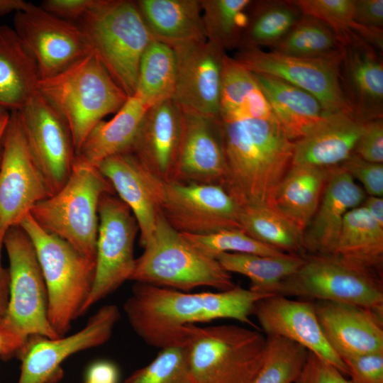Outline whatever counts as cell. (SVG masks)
Listing matches in <instances>:
<instances>
[{
	"instance_id": "cell-17",
	"label": "cell",
	"mask_w": 383,
	"mask_h": 383,
	"mask_svg": "<svg viewBox=\"0 0 383 383\" xmlns=\"http://www.w3.org/2000/svg\"><path fill=\"white\" fill-rule=\"evenodd\" d=\"M240 206L220 184L165 183L161 213L182 233L205 235L240 229Z\"/></svg>"
},
{
	"instance_id": "cell-35",
	"label": "cell",
	"mask_w": 383,
	"mask_h": 383,
	"mask_svg": "<svg viewBox=\"0 0 383 383\" xmlns=\"http://www.w3.org/2000/svg\"><path fill=\"white\" fill-rule=\"evenodd\" d=\"M303 15L320 20L337 35L343 46L367 43L382 50V29L355 21V0H292Z\"/></svg>"
},
{
	"instance_id": "cell-40",
	"label": "cell",
	"mask_w": 383,
	"mask_h": 383,
	"mask_svg": "<svg viewBox=\"0 0 383 383\" xmlns=\"http://www.w3.org/2000/svg\"><path fill=\"white\" fill-rule=\"evenodd\" d=\"M250 0H200L206 40L223 50L239 48Z\"/></svg>"
},
{
	"instance_id": "cell-41",
	"label": "cell",
	"mask_w": 383,
	"mask_h": 383,
	"mask_svg": "<svg viewBox=\"0 0 383 383\" xmlns=\"http://www.w3.org/2000/svg\"><path fill=\"white\" fill-rule=\"evenodd\" d=\"M309 351L277 335H267L262 365L252 383H295Z\"/></svg>"
},
{
	"instance_id": "cell-52",
	"label": "cell",
	"mask_w": 383,
	"mask_h": 383,
	"mask_svg": "<svg viewBox=\"0 0 383 383\" xmlns=\"http://www.w3.org/2000/svg\"><path fill=\"white\" fill-rule=\"evenodd\" d=\"M370 216L383 227V198L370 196L366 199L362 205Z\"/></svg>"
},
{
	"instance_id": "cell-51",
	"label": "cell",
	"mask_w": 383,
	"mask_h": 383,
	"mask_svg": "<svg viewBox=\"0 0 383 383\" xmlns=\"http://www.w3.org/2000/svg\"><path fill=\"white\" fill-rule=\"evenodd\" d=\"M4 247V237L0 236V321L4 316L9 303L10 274L9 268L3 267L1 252Z\"/></svg>"
},
{
	"instance_id": "cell-32",
	"label": "cell",
	"mask_w": 383,
	"mask_h": 383,
	"mask_svg": "<svg viewBox=\"0 0 383 383\" xmlns=\"http://www.w3.org/2000/svg\"><path fill=\"white\" fill-rule=\"evenodd\" d=\"M274 116L254 74L226 54L223 58L219 119L233 122Z\"/></svg>"
},
{
	"instance_id": "cell-47",
	"label": "cell",
	"mask_w": 383,
	"mask_h": 383,
	"mask_svg": "<svg viewBox=\"0 0 383 383\" xmlns=\"http://www.w3.org/2000/svg\"><path fill=\"white\" fill-rule=\"evenodd\" d=\"M295 383H352L335 366L309 352Z\"/></svg>"
},
{
	"instance_id": "cell-24",
	"label": "cell",
	"mask_w": 383,
	"mask_h": 383,
	"mask_svg": "<svg viewBox=\"0 0 383 383\" xmlns=\"http://www.w3.org/2000/svg\"><path fill=\"white\" fill-rule=\"evenodd\" d=\"M365 199V192L345 170L331 167L318 209L304 232V251L332 255L344 216Z\"/></svg>"
},
{
	"instance_id": "cell-42",
	"label": "cell",
	"mask_w": 383,
	"mask_h": 383,
	"mask_svg": "<svg viewBox=\"0 0 383 383\" xmlns=\"http://www.w3.org/2000/svg\"><path fill=\"white\" fill-rule=\"evenodd\" d=\"M123 383H198L189 366L186 347L161 349L145 366Z\"/></svg>"
},
{
	"instance_id": "cell-22",
	"label": "cell",
	"mask_w": 383,
	"mask_h": 383,
	"mask_svg": "<svg viewBox=\"0 0 383 383\" xmlns=\"http://www.w3.org/2000/svg\"><path fill=\"white\" fill-rule=\"evenodd\" d=\"M313 304L328 342L341 359L383 352V313L331 301Z\"/></svg>"
},
{
	"instance_id": "cell-55",
	"label": "cell",
	"mask_w": 383,
	"mask_h": 383,
	"mask_svg": "<svg viewBox=\"0 0 383 383\" xmlns=\"http://www.w3.org/2000/svg\"><path fill=\"white\" fill-rule=\"evenodd\" d=\"M8 113V111L0 104V120Z\"/></svg>"
},
{
	"instance_id": "cell-33",
	"label": "cell",
	"mask_w": 383,
	"mask_h": 383,
	"mask_svg": "<svg viewBox=\"0 0 383 383\" xmlns=\"http://www.w3.org/2000/svg\"><path fill=\"white\" fill-rule=\"evenodd\" d=\"M332 255L380 273L383 263V227L363 206L344 216Z\"/></svg>"
},
{
	"instance_id": "cell-7",
	"label": "cell",
	"mask_w": 383,
	"mask_h": 383,
	"mask_svg": "<svg viewBox=\"0 0 383 383\" xmlns=\"http://www.w3.org/2000/svg\"><path fill=\"white\" fill-rule=\"evenodd\" d=\"M142 248L131 281L187 292L200 287L225 291L235 286L231 273L216 259L193 246L162 213L154 232Z\"/></svg>"
},
{
	"instance_id": "cell-48",
	"label": "cell",
	"mask_w": 383,
	"mask_h": 383,
	"mask_svg": "<svg viewBox=\"0 0 383 383\" xmlns=\"http://www.w3.org/2000/svg\"><path fill=\"white\" fill-rule=\"evenodd\" d=\"M97 2V0H45L40 6L48 12L76 23Z\"/></svg>"
},
{
	"instance_id": "cell-39",
	"label": "cell",
	"mask_w": 383,
	"mask_h": 383,
	"mask_svg": "<svg viewBox=\"0 0 383 383\" xmlns=\"http://www.w3.org/2000/svg\"><path fill=\"white\" fill-rule=\"evenodd\" d=\"M271 51L309 58L342 57L344 46L335 32L313 17L302 15Z\"/></svg>"
},
{
	"instance_id": "cell-29",
	"label": "cell",
	"mask_w": 383,
	"mask_h": 383,
	"mask_svg": "<svg viewBox=\"0 0 383 383\" xmlns=\"http://www.w3.org/2000/svg\"><path fill=\"white\" fill-rule=\"evenodd\" d=\"M148 108L136 95L128 97L111 120H102L93 127L78 150L77 158L97 167L109 157L131 152Z\"/></svg>"
},
{
	"instance_id": "cell-11",
	"label": "cell",
	"mask_w": 383,
	"mask_h": 383,
	"mask_svg": "<svg viewBox=\"0 0 383 383\" xmlns=\"http://www.w3.org/2000/svg\"><path fill=\"white\" fill-rule=\"evenodd\" d=\"M96 268L93 287L82 316L130 280L135 258L138 223L129 207L115 194L102 196L98 208Z\"/></svg>"
},
{
	"instance_id": "cell-44",
	"label": "cell",
	"mask_w": 383,
	"mask_h": 383,
	"mask_svg": "<svg viewBox=\"0 0 383 383\" xmlns=\"http://www.w3.org/2000/svg\"><path fill=\"white\" fill-rule=\"evenodd\" d=\"M354 179H357L370 196L382 197L383 164L368 162L353 153L340 165Z\"/></svg>"
},
{
	"instance_id": "cell-53",
	"label": "cell",
	"mask_w": 383,
	"mask_h": 383,
	"mask_svg": "<svg viewBox=\"0 0 383 383\" xmlns=\"http://www.w3.org/2000/svg\"><path fill=\"white\" fill-rule=\"evenodd\" d=\"M30 3L23 0H0V17L26 9Z\"/></svg>"
},
{
	"instance_id": "cell-46",
	"label": "cell",
	"mask_w": 383,
	"mask_h": 383,
	"mask_svg": "<svg viewBox=\"0 0 383 383\" xmlns=\"http://www.w3.org/2000/svg\"><path fill=\"white\" fill-rule=\"evenodd\" d=\"M353 152L368 162H383L382 118L364 123Z\"/></svg>"
},
{
	"instance_id": "cell-23",
	"label": "cell",
	"mask_w": 383,
	"mask_h": 383,
	"mask_svg": "<svg viewBox=\"0 0 383 383\" xmlns=\"http://www.w3.org/2000/svg\"><path fill=\"white\" fill-rule=\"evenodd\" d=\"M226 174L219 118L183 112V131L174 182L222 186Z\"/></svg>"
},
{
	"instance_id": "cell-26",
	"label": "cell",
	"mask_w": 383,
	"mask_h": 383,
	"mask_svg": "<svg viewBox=\"0 0 383 383\" xmlns=\"http://www.w3.org/2000/svg\"><path fill=\"white\" fill-rule=\"evenodd\" d=\"M364 123L345 113L327 114L308 133L294 142L292 165L329 168L353 153Z\"/></svg>"
},
{
	"instance_id": "cell-36",
	"label": "cell",
	"mask_w": 383,
	"mask_h": 383,
	"mask_svg": "<svg viewBox=\"0 0 383 383\" xmlns=\"http://www.w3.org/2000/svg\"><path fill=\"white\" fill-rule=\"evenodd\" d=\"M248 22L243 33L239 48H272L294 26L302 16L290 1L252 2Z\"/></svg>"
},
{
	"instance_id": "cell-34",
	"label": "cell",
	"mask_w": 383,
	"mask_h": 383,
	"mask_svg": "<svg viewBox=\"0 0 383 383\" xmlns=\"http://www.w3.org/2000/svg\"><path fill=\"white\" fill-rule=\"evenodd\" d=\"M216 260L227 272L247 277L250 281V290L274 294L280 283L300 267L304 255L284 253L265 256L225 252L217 256Z\"/></svg>"
},
{
	"instance_id": "cell-28",
	"label": "cell",
	"mask_w": 383,
	"mask_h": 383,
	"mask_svg": "<svg viewBox=\"0 0 383 383\" xmlns=\"http://www.w3.org/2000/svg\"><path fill=\"white\" fill-rule=\"evenodd\" d=\"M36 62L13 28L0 25V104L18 111L38 91Z\"/></svg>"
},
{
	"instance_id": "cell-16",
	"label": "cell",
	"mask_w": 383,
	"mask_h": 383,
	"mask_svg": "<svg viewBox=\"0 0 383 383\" xmlns=\"http://www.w3.org/2000/svg\"><path fill=\"white\" fill-rule=\"evenodd\" d=\"M13 29L34 57L40 79L50 77L91 54L76 23L33 4L16 12Z\"/></svg>"
},
{
	"instance_id": "cell-27",
	"label": "cell",
	"mask_w": 383,
	"mask_h": 383,
	"mask_svg": "<svg viewBox=\"0 0 383 383\" xmlns=\"http://www.w3.org/2000/svg\"><path fill=\"white\" fill-rule=\"evenodd\" d=\"M330 168L292 165L274 190L269 206L304 234L318 209Z\"/></svg>"
},
{
	"instance_id": "cell-20",
	"label": "cell",
	"mask_w": 383,
	"mask_h": 383,
	"mask_svg": "<svg viewBox=\"0 0 383 383\" xmlns=\"http://www.w3.org/2000/svg\"><path fill=\"white\" fill-rule=\"evenodd\" d=\"M97 167L133 214L142 246L154 232L161 213L165 182L148 170L131 152L109 157Z\"/></svg>"
},
{
	"instance_id": "cell-49",
	"label": "cell",
	"mask_w": 383,
	"mask_h": 383,
	"mask_svg": "<svg viewBox=\"0 0 383 383\" xmlns=\"http://www.w3.org/2000/svg\"><path fill=\"white\" fill-rule=\"evenodd\" d=\"M355 21L366 27L382 29L383 1L355 0Z\"/></svg>"
},
{
	"instance_id": "cell-1",
	"label": "cell",
	"mask_w": 383,
	"mask_h": 383,
	"mask_svg": "<svg viewBox=\"0 0 383 383\" xmlns=\"http://www.w3.org/2000/svg\"><path fill=\"white\" fill-rule=\"evenodd\" d=\"M271 295L238 285L218 292L189 293L135 282L123 311L135 333L161 350L185 347L188 326L198 323L229 318L257 329L250 316L258 301Z\"/></svg>"
},
{
	"instance_id": "cell-12",
	"label": "cell",
	"mask_w": 383,
	"mask_h": 383,
	"mask_svg": "<svg viewBox=\"0 0 383 383\" xmlns=\"http://www.w3.org/2000/svg\"><path fill=\"white\" fill-rule=\"evenodd\" d=\"M233 58L254 74L279 78L309 92L327 113L353 116L342 83L343 57L309 58L250 48L240 49Z\"/></svg>"
},
{
	"instance_id": "cell-25",
	"label": "cell",
	"mask_w": 383,
	"mask_h": 383,
	"mask_svg": "<svg viewBox=\"0 0 383 383\" xmlns=\"http://www.w3.org/2000/svg\"><path fill=\"white\" fill-rule=\"evenodd\" d=\"M341 65H343V89L359 121L382 118L383 64L371 45L344 46Z\"/></svg>"
},
{
	"instance_id": "cell-2",
	"label": "cell",
	"mask_w": 383,
	"mask_h": 383,
	"mask_svg": "<svg viewBox=\"0 0 383 383\" xmlns=\"http://www.w3.org/2000/svg\"><path fill=\"white\" fill-rule=\"evenodd\" d=\"M220 121L226 160L222 187L240 206H269L292 166L294 142L275 116Z\"/></svg>"
},
{
	"instance_id": "cell-31",
	"label": "cell",
	"mask_w": 383,
	"mask_h": 383,
	"mask_svg": "<svg viewBox=\"0 0 383 383\" xmlns=\"http://www.w3.org/2000/svg\"><path fill=\"white\" fill-rule=\"evenodd\" d=\"M254 75L274 116L292 141L304 136L329 114L309 92L272 76Z\"/></svg>"
},
{
	"instance_id": "cell-14",
	"label": "cell",
	"mask_w": 383,
	"mask_h": 383,
	"mask_svg": "<svg viewBox=\"0 0 383 383\" xmlns=\"http://www.w3.org/2000/svg\"><path fill=\"white\" fill-rule=\"evenodd\" d=\"M115 304L100 307L78 331L56 338L30 336L17 355L21 373L17 383H57L62 362L71 355L106 343L120 320Z\"/></svg>"
},
{
	"instance_id": "cell-19",
	"label": "cell",
	"mask_w": 383,
	"mask_h": 383,
	"mask_svg": "<svg viewBox=\"0 0 383 383\" xmlns=\"http://www.w3.org/2000/svg\"><path fill=\"white\" fill-rule=\"evenodd\" d=\"M252 314L267 335H277L295 342L348 375L343 360L323 333L313 302L271 295L255 304Z\"/></svg>"
},
{
	"instance_id": "cell-45",
	"label": "cell",
	"mask_w": 383,
	"mask_h": 383,
	"mask_svg": "<svg viewBox=\"0 0 383 383\" xmlns=\"http://www.w3.org/2000/svg\"><path fill=\"white\" fill-rule=\"evenodd\" d=\"M352 383H383V352L342 358Z\"/></svg>"
},
{
	"instance_id": "cell-37",
	"label": "cell",
	"mask_w": 383,
	"mask_h": 383,
	"mask_svg": "<svg viewBox=\"0 0 383 383\" xmlns=\"http://www.w3.org/2000/svg\"><path fill=\"white\" fill-rule=\"evenodd\" d=\"M176 77L177 58L174 48L153 38L142 55L134 94L148 107L172 99Z\"/></svg>"
},
{
	"instance_id": "cell-15",
	"label": "cell",
	"mask_w": 383,
	"mask_h": 383,
	"mask_svg": "<svg viewBox=\"0 0 383 383\" xmlns=\"http://www.w3.org/2000/svg\"><path fill=\"white\" fill-rule=\"evenodd\" d=\"M16 111L30 152L52 195L67 181L77 157L69 126L38 91Z\"/></svg>"
},
{
	"instance_id": "cell-13",
	"label": "cell",
	"mask_w": 383,
	"mask_h": 383,
	"mask_svg": "<svg viewBox=\"0 0 383 383\" xmlns=\"http://www.w3.org/2000/svg\"><path fill=\"white\" fill-rule=\"evenodd\" d=\"M51 196L28 148L18 112L10 111L0 165V236L18 226L38 202Z\"/></svg>"
},
{
	"instance_id": "cell-9",
	"label": "cell",
	"mask_w": 383,
	"mask_h": 383,
	"mask_svg": "<svg viewBox=\"0 0 383 383\" xmlns=\"http://www.w3.org/2000/svg\"><path fill=\"white\" fill-rule=\"evenodd\" d=\"M187 333L188 360L198 383H252L266 341L257 329L189 325Z\"/></svg>"
},
{
	"instance_id": "cell-10",
	"label": "cell",
	"mask_w": 383,
	"mask_h": 383,
	"mask_svg": "<svg viewBox=\"0 0 383 383\" xmlns=\"http://www.w3.org/2000/svg\"><path fill=\"white\" fill-rule=\"evenodd\" d=\"M274 295L354 304L383 313L380 273L335 255H304V262Z\"/></svg>"
},
{
	"instance_id": "cell-3",
	"label": "cell",
	"mask_w": 383,
	"mask_h": 383,
	"mask_svg": "<svg viewBox=\"0 0 383 383\" xmlns=\"http://www.w3.org/2000/svg\"><path fill=\"white\" fill-rule=\"evenodd\" d=\"M9 261L10 288L6 313L0 321L2 360L18 354L32 335L59 336L48 316V292L33 244L21 226L9 228L4 237Z\"/></svg>"
},
{
	"instance_id": "cell-8",
	"label": "cell",
	"mask_w": 383,
	"mask_h": 383,
	"mask_svg": "<svg viewBox=\"0 0 383 383\" xmlns=\"http://www.w3.org/2000/svg\"><path fill=\"white\" fill-rule=\"evenodd\" d=\"M106 194H116L96 166L77 158L70 176L55 194L30 211L47 232L70 243L81 254L96 260L98 208Z\"/></svg>"
},
{
	"instance_id": "cell-4",
	"label": "cell",
	"mask_w": 383,
	"mask_h": 383,
	"mask_svg": "<svg viewBox=\"0 0 383 383\" xmlns=\"http://www.w3.org/2000/svg\"><path fill=\"white\" fill-rule=\"evenodd\" d=\"M76 23L91 53L126 94L133 96L142 55L153 39L136 2L97 0Z\"/></svg>"
},
{
	"instance_id": "cell-21",
	"label": "cell",
	"mask_w": 383,
	"mask_h": 383,
	"mask_svg": "<svg viewBox=\"0 0 383 383\" xmlns=\"http://www.w3.org/2000/svg\"><path fill=\"white\" fill-rule=\"evenodd\" d=\"M183 131V112L172 99L149 107L131 152L165 183L175 180Z\"/></svg>"
},
{
	"instance_id": "cell-30",
	"label": "cell",
	"mask_w": 383,
	"mask_h": 383,
	"mask_svg": "<svg viewBox=\"0 0 383 383\" xmlns=\"http://www.w3.org/2000/svg\"><path fill=\"white\" fill-rule=\"evenodd\" d=\"M153 38L174 47L206 40L200 0H138Z\"/></svg>"
},
{
	"instance_id": "cell-57",
	"label": "cell",
	"mask_w": 383,
	"mask_h": 383,
	"mask_svg": "<svg viewBox=\"0 0 383 383\" xmlns=\"http://www.w3.org/2000/svg\"><path fill=\"white\" fill-rule=\"evenodd\" d=\"M85 383H96V382L86 381Z\"/></svg>"
},
{
	"instance_id": "cell-38",
	"label": "cell",
	"mask_w": 383,
	"mask_h": 383,
	"mask_svg": "<svg viewBox=\"0 0 383 383\" xmlns=\"http://www.w3.org/2000/svg\"><path fill=\"white\" fill-rule=\"evenodd\" d=\"M240 229L284 253L303 255V233L269 206H240Z\"/></svg>"
},
{
	"instance_id": "cell-18",
	"label": "cell",
	"mask_w": 383,
	"mask_h": 383,
	"mask_svg": "<svg viewBox=\"0 0 383 383\" xmlns=\"http://www.w3.org/2000/svg\"><path fill=\"white\" fill-rule=\"evenodd\" d=\"M172 48L177 77L172 99L184 113L219 118L225 51L207 40Z\"/></svg>"
},
{
	"instance_id": "cell-6",
	"label": "cell",
	"mask_w": 383,
	"mask_h": 383,
	"mask_svg": "<svg viewBox=\"0 0 383 383\" xmlns=\"http://www.w3.org/2000/svg\"><path fill=\"white\" fill-rule=\"evenodd\" d=\"M35 250L48 292L49 322L59 336L65 335L82 316L95 276L96 260L42 228L30 213L19 223Z\"/></svg>"
},
{
	"instance_id": "cell-54",
	"label": "cell",
	"mask_w": 383,
	"mask_h": 383,
	"mask_svg": "<svg viewBox=\"0 0 383 383\" xmlns=\"http://www.w3.org/2000/svg\"><path fill=\"white\" fill-rule=\"evenodd\" d=\"M9 120V113L0 120V165L2 157V145L4 133Z\"/></svg>"
},
{
	"instance_id": "cell-56",
	"label": "cell",
	"mask_w": 383,
	"mask_h": 383,
	"mask_svg": "<svg viewBox=\"0 0 383 383\" xmlns=\"http://www.w3.org/2000/svg\"><path fill=\"white\" fill-rule=\"evenodd\" d=\"M4 354L3 341L0 335V358L2 359Z\"/></svg>"
},
{
	"instance_id": "cell-50",
	"label": "cell",
	"mask_w": 383,
	"mask_h": 383,
	"mask_svg": "<svg viewBox=\"0 0 383 383\" xmlns=\"http://www.w3.org/2000/svg\"><path fill=\"white\" fill-rule=\"evenodd\" d=\"M118 370L116 365L107 360L92 363L87 369L86 381L96 383H117Z\"/></svg>"
},
{
	"instance_id": "cell-5",
	"label": "cell",
	"mask_w": 383,
	"mask_h": 383,
	"mask_svg": "<svg viewBox=\"0 0 383 383\" xmlns=\"http://www.w3.org/2000/svg\"><path fill=\"white\" fill-rule=\"evenodd\" d=\"M38 91L67 122L77 152L93 127L128 98L93 54L40 79Z\"/></svg>"
},
{
	"instance_id": "cell-43",
	"label": "cell",
	"mask_w": 383,
	"mask_h": 383,
	"mask_svg": "<svg viewBox=\"0 0 383 383\" xmlns=\"http://www.w3.org/2000/svg\"><path fill=\"white\" fill-rule=\"evenodd\" d=\"M182 234L200 252L215 259L220 254L225 252L265 256H279L284 254L273 247L255 240L238 228L225 229L205 235Z\"/></svg>"
}]
</instances>
